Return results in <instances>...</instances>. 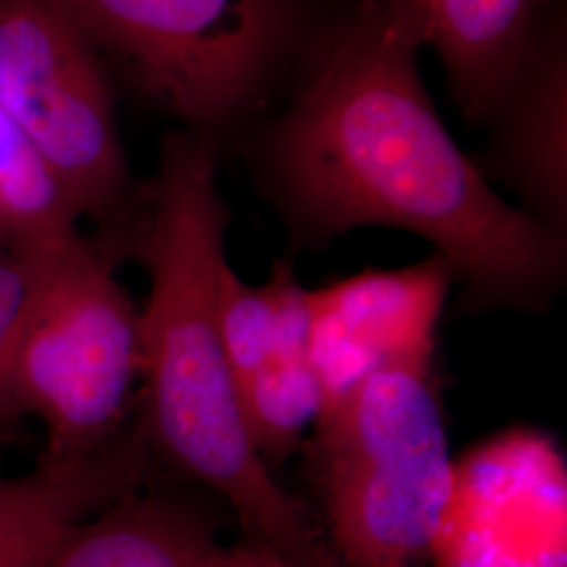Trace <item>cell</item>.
<instances>
[{"label": "cell", "instance_id": "obj_4", "mask_svg": "<svg viewBox=\"0 0 567 567\" xmlns=\"http://www.w3.org/2000/svg\"><path fill=\"white\" fill-rule=\"evenodd\" d=\"M137 381L140 309L114 276L112 252L76 234L42 261L11 365L18 414H34L47 433L42 461L110 446Z\"/></svg>", "mask_w": 567, "mask_h": 567}, {"label": "cell", "instance_id": "obj_1", "mask_svg": "<svg viewBox=\"0 0 567 567\" xmlns=\"http://www.w3.org/2000/svg\"><path fill=\"white\" fill-rule=\"evenodd\" d=\"M419 49L385 0H362L334 25L257 145L265 192L299 246L404 229L446 259L466 309L543 311L566 280V236L496 194L450 137Z\"/></svg>", "mask_w": 567, "mask_h": 567}, {"label": "cell", "instance_id": "obj_14", "mask_svg": "<svg viewBox=\"0 0 567 567\" xmlns=\"http://www.w3.org/2000/svg\"><path fill=\"white\" fill-rule=\"evenodd\" d=\"M47 255H20L0 243V431L20 416L11 395V365Z\"/></svg>", "mask_w": 567, "mask_h": 567}, {"label": "cell", "instance_id": "obj_15", "mask_svg": "<svg viewBox=\"0 0 567 567\" xmlns=\"http://www.w3.org/2000/svg\"><path fill=\"white\" fill-rule=\"evenodd\" d=\"M210 567H295L286 564L282 557L267 550L261 545H252L246 540H238L231 547H221L215 555Z\"/></svg>", "mask_w": 567, "mask_h": 567}, {"label": "cell", "instance_id": "obj_11", "mask_svg": "<svg viewBox=\"0 0 567 567\" xmlns=\"http://www.w3.org/2000/svg\"><path fill=\"white\" fill-rule=\"evenodd\" d=\"M437 51L468 121H486L543 21L545 0H385Z\"/></svg>", "mask_w": 567, "mask_h": 567}, {"label": "cell", "instance_id": "obj_2", "mask_svg": "<svg viewBox=\"0 0 567 567\" xmlns=\"http://www.w3.org/2000/svg\"><path fill=\"white\" fill-rule=\"evenodd\" d=\"M217 135L171 133L135 224L150 274L140 309L142 429L152 454L221 498L243 540L295 567H341L311 507L274 477L244 423L219 330L229 210Z\"/></svg>", "mask_w": 567, "mask_h": 567}, {"label": "cell", "instance_id": "obj_9", "mask_svg": "<svg viewBox=\"0 0 567 567\" xmlns=\"http://www.w3.org/2000/svg\"><path fill=\"white\" fill-rule=\"evenodd\" d=\"M219 529L210 501L142 486L61 529L41 567H210Z\"/></svg>", "mask_w": 567, "mask_h": 567}, {"label": "cell", "instance_id": "obj_13", "mask_svg": "<svg viewBox=\"0 0 567 567\" xmlns=\"http://www.w3.org/2000/svg\"><path fill=\"white\" fill-rule=\"evenodd\" d=\"M324 402L309 343L286 347L240 386L244 423L265 465L274 471L301 450Z\"/></svg>", "mask_w": 567, "mask_h": 567}, {"label": "cell", "instance_id": "obj_10", "mask_svg": "<svg viewBox=\"0 0 567 567\" xmlns=\"http://www.w3.org/2000/svg\"><path fill=\"white\" fill-rule=\"evenodd\" d=\"M152 456L137 426L81 461L0 475V567H41L61 529L142 487Z\"/></svg>", "mask_w": 567, "mask_h": 567}, {"label": "cell", "instance_id": "obj_5", "mask_svg": "<svg viewBox=\"0 0 567 567\" xmlns=\"http://www.w3.org/2000/svg\"><path fill=\"white\" fill-rule=\"evenodd\" d=\"M147 97L215 135L252 110L299 28L297 0H65Z\"/></svg>", "mask_w": 567, "mask_h": 567}, {"label": "cell", "instance_id": "obj_7", "mask_svg": "<svg viewBox=\"0 0 567 567\" xmlns=\"http://www.w3.org/2000/svg\"><path fill=\"white\" fill-rule=\"evenodd\" d=\"M454 280L444 257L402 269H365L307 290L309 358L324 405L389 365L435 360Z\"/></svg>", "mask_w": 567, "mask_h": 567}, {"label": "cell", "instance_id": "obj_3", "mask_svg": "<svg viewBox=\"0 0 567 567\" xmlns=\"http://www.w3.org/2000/svg\"><path fill=\"white\" fill-rule=\"evenodd\" d=\"M313 515L341 567H426L454 461L435 360L389 365L324 405L305 437Z\"/></svg>", "mask_w": 567, "mask_h": 567}, {"label": "cell", "instance_id": "obj_12", "mask_svg": "<svg viewBox=\"0 0 567 567\" xmlns=\"http://www.w3.org/2000/svg\"><path fill=\"white\" fill-rule=\"evenodd\" d=\"M79 210L34 143L0 107V243L44 255L72 240Z\"/></svg>", "mask_w": 567, "mask_h": 567}, {"label": "cell", "instance_id": "obj_8", "mask_svg": "<svg viewBox=\"0 0 567 567\" xmlns=\"http://www.w3.org/2000/svg\"><path fill=\"white\" fill-rule=\"evenodd\" d=\"M492 140L475 163L508 185L548 229L567 227V51L564 20L540 21L489 110Z\"/></svg>", "mask_w": 567, "mask_h": 567}, {"label": "cell", "instance_id": "obj_6", "mask_svg": "<svg viewBox=\"0 0 567 567\" xmlns=\"http://www.w3.org/2000/svg\"><path fill=\"white\" fill-rule=\"evenodd\" d=\"M0 107L81 217L131 224L133 187L95 44L65 0H0Z\"/></svg>", "mask_w": 567, "mask_h": 567}]
</instances>
